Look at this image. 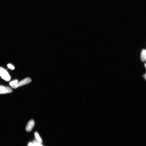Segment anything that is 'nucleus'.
<instances>
[{
	"instance_id": "9b49d317",
	"label": "nucleus",
	"mask_w": 146,
	"mask_h": 146,
	"mask_svg": "<svg viewBox=\"0 0 146 146\" xmlns=\"http://www.w3.org/2000/svg\"><path fill=\"white\" fill-rule=\"evenodd\" d=\"M143 77H144V78L145 79V78H146V74H145L143 76Z\"/></svg>"
},
{
	"instance_id": "1a4fd4ad",
	"label": "nucleus",
	"mask_w": 146,
	"mask_h": 146,
	"mask_svg": "<svg viewBox=\"0 0 146 146\" xmlns=\"http://www.w3.org/2000/svg\"><path fill=\"white\" fill-rule=\"evenodd\" d=\"M7 66L9 69L13 70L14 69V67L11 64H8L7 65Z\"/></svg>"
},
{
	"instance_id": "20e7f679",
	"label": "nucleus",
	"mask_w": 146,
	"mask_h": 146,
	"mask_svg": "<svg viewBox=\"0 0 146 146\" xmlns=\"http://www.w3.org/2000/svg\"><path fill=\"white\" fill-rule=\"evenodd\" d=\"M32 81L30 78L28 77L22 80L18 83V86H22L26 85L30 83Z\"/></svg>"
},
{
	"instance_id": "f257e3e1",
	"label": "nucleus",
	"mask_w": 146,
	"mask_h": 146,
	"mask_svg": "<svg viewBox=\"0 0 146 146\" xmlns=\"http://www.w3.org/2000/svg\"><path fill=\"white\" fill-rule=\"evenodd\" d=\"M0 76L4 80L7 81L11 79V77L7 71L2 67H0Z\"/></svg>"
},
{
	"instance_id": "423d86ee",
	"label": "nucleus",
	"mask_w": 146,
	"mask_h": 146,
	"mask_svg": "<svg viewBox=\"0 0 146 146\" xmlns=\"http://www.w3.org/2000/svg\"><path fill=\"white\" fill-rule=\"evenodd\" d=\"M141 58L143 62L145 61L146 59V51L145 49L143 50L141 53Z\"/></svg>"
},
{
	"instance_id": "39448f33",
	"label": "nucleus",
	"mask_w": 146,
	"mask_h": 146,
	"mask_svg": "<svg viewBox=\"0 0 146 146\" xmlns=\"http://www.w3.org/2000/svg\"><path fill=\"white\" fill-rule=\"evenodd\" d=\"M18 80H15L10 82L9 85L13 88L16 89L18 87Z\"/></svg>"
},
{
	"instance_id": "9d476101",
	"label": "nucleus",
	"mask_w": 146,
	"mask_h": 146,
	"mask_svg": "<svg viewBox=\"0 0 146 146\" xmlns=\"http://www.w3.org/2000/svg\"><path fill=\"white\" fill-rule=\"evenodd\" d=\"M28 146H35L33 143H29Z\"/></svg>"
},
{
	"instance_id": "f8f14e48",
	"label": "nucleus",
	"mask_w": 146,
	"mask_h": 146,
	"mask_svg": "<svg viewBox=\"0 0 146 146\" xmlns=\"http://www.w3.org/2000/svg\"><path fill=\"white\" fill-rule=\"evenodd\" d=\"M144 65H145V67L146 68V63H145V64H144Z\"/></svg>"
},
{
	"instance_id": "f03ea898",
	"label": "nucleus",
	"mask_w": 146,
	"mask_h": 146,
	"mask_svg": "<svg viewBox=\"0 0 146 146\" xmlns=\"http://www.w3.org/2000/svg\"><path fill=\"white\" fill-rule=\"evenodd\" d=\"M13 90L11 88L7 86L0 85V94H5L11 93Z\"/></svg>"
},
{
	"instance_id": "7ed1b4c3",
	"label": "nucleus",
	"mask_w": 146,
	"mask_h": 146,
	"mask_svg": "<svg viewBox=\"0 0 146 146\" xmlns=\"http://www.w3.org/2000/svg\"><path fill=\"white\" fill-rule=\"evenodd\" d=\"M35 125V121L31 120L29 121L26 127V130L28 132H30L32 130Z\"/></svg>"
},
{
	"instance_id": "0eeeda50",
	"label": "nucleus",
	"mask_w": 146,
	"mask_h": 146,
	"mask_svg": "<svg viewBox=\"0 0 146 146\" xmlns=\"http://www.w3.org/2000/svg\"><path fill=\"white\" fill-rule=\"evenodd\" d=\"M35 135L37 142L41 144L42 143V140L38 133L37 132H36L35 133Z\"/></svg>"
},
{
	"instance_id": "6e6552de",
	"label": "nucleus",
	"mask_w": 146,
	"mask_h": 146,
	"mask_svg": "<svg viewBox=\"0 0 146 146\" xmlns=\"http://www.w3.org/2000/svg\"><path fill=\"white\" fill-rule=\"evenodd\" d=\"M33 143L35 144V146H43L41 144L37 142L36 141H34Z\"/></svg>"
}]
</instances>
